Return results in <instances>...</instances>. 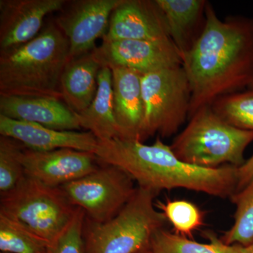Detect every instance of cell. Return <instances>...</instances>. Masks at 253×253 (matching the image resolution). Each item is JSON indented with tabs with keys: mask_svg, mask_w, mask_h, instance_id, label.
I'll use <instances>...</instances> for the list:
<instances>
[{
	"mask_svg": "<svg viewBox=\"0 0 253 253\" xmlns=\"http://www.w3.org/2000/svg\"><path fill=\"white\" fill-rule=\"evenodd\" d=\"M181 59L191 86L190 118L218 98L249 87L253 80V18L222 21L208 3L202 31Z\"/></svg>",
	"mask_w": 253,
	"mask_h": 253,
	"instance_id": "6da1fadb",
	"label": "cell"
},
{
	"mask_svg": "<svg viewBox=\"0 0 253 253\" xmlns=\"http://www.w3.org/2000/svg\"><path fill=\"white\" fill-rule=\"evenodd\" d=\"M94 154L100 163L127 173L139 187L158 194L163 190L184 189L231 198L237 190V167L206 168L189 164L179 159L161 137L151 145L123 138L99 141Z\"/></svg>",
	"mask_w": 253,
	"mask_h": 253,
	"instance_id": "7a4b0ae2",
	"label": "cell"
},
{
	"mask_svg": "<svg viewBox=\"0 0 253 253\" xmlns=\"http://www.w3.org/2000/svg\"><path fill=\"white\" fill-rule=\"evenodd\" d=\"M69 61L67 38L49 23L31 41L0 51V96L62 99L60 81Z\"/></svg>",
	"mask_w": 253,
	"mask_h": 253,
	"instance_id": "3957f363",
	"label": "cell"
},
{
	"mask_svg": "<svg viewBox=\"0 0 253 253\" xmlns=\"http://www.w3.org/2000/svg\"><path fill=\"white\" fill-rule=\"evenodd\" d=\"M189 118L170 145L179 159L206 168H239L244 164L245 151L253 141V131L231 126L211 106L201 108Z\"/></svg>",
	"mask_w": 253,
	"mask_h": 253,
	"instance_id": "277c9868",
	"label": "cell"
},
{
	"mask_svg": "<svg viewBox=\"0 0 253 253\" xmlns=\"http://www.w3.org/2000/svg\"><path fill=\"white\" fill-rule=\"evenodd\" d=\"M157 194L138 186L129 202L112 219L96 223L86 218V253H137L150 247L155 232L168 223L155 206Z\"/></svg>",
	"mask_w": 253,
	"mask_h": 253,
	"instance_id": "5b68a950",
	"label": "cell"
},
{
	"mask_svg": "<svg viewBox=\"0 0 253 253\" xmlns=\"http://www.w3.org/2000/svg\"><path fill=\"white\" fill-rule=\"evenodd\" d=\"M77 208L61 187H51L27 175L14 189L1 194L0 214L30 231L47 246L66 229Z\"/></svg>",
	"mask_w": 253,
	"mask_h": 253,
	"instance_id": "8992f818",
	"label": "cell"
},
{
	"mask_svg": "<svg viewBox=\"0 0 253 253\" xmlns=\"http://www.w3.org/2000/svg\"><path fill=\"white\" fill-rule=\"evenodd\" d=\"M144 116L141 141L175 134L189 117L191 89L182 66L141 75Z\"/></svg>",
	"mask_w": 253,
	"mask_h": 253,
	"instance_id": "52a82bcc",
	"label": "cell"
},
{
	"mask_svg": "<svg viewBox=\"0 0 253 253\" xmlns=\"http://www.w3.org/2000/svg\"><path fill=\"white\" fill-rule=\"evenodd\" d=\"M134 182L121 168L101 163L94 172L61 188L70 202L85 212L86 219L103 223L129 202L137 188Z\"/></svg>",
	"mask_w": 253,
	"mask_h": 253,
	"instance_id": "ba28073f",
	"label": "cell"
},
{
	"mask_svg": "<svg viewBox=\"0 0 253 253\" xmlns=\"http://www.w3.org/2000/svg\"><path fill=\"white\" fill-rule=\"evenodd\" d=\"M123 0H77L69 1L54 22L69 43L70 60L91 52L96 42L109 29L113 11Z\"/></svg>",
	"mask_w": 253,
	"mask_h": 253,
	"instance_id": "9c48e42d",
	"label": "cell"
},
{
	"mask_svg": "<svg viewBox=\"0 0 253 253\" xmlns=\"http://www.w3.org/2000/svg\"><path fill=\"white\" fill-rule=\"evenodd\" d=\"M92 51L102 66L128 68L141 75L182 65L180 51L171 40L103 42Z\"/></svg>",
	"mask_w": 253,
	"mask_h": 253,
	"instance_id": "30bf717a",
	"label": "cell"
},
{
	"mask_svg": "<svg viewBox=\"0 0 253 253\" xmlns=\"http://www.w3.org/2000/svg\"><path fill=\"white\" fill-rule=\"evenodd\" d=\"M21 161L26 175L51 187H61L99 168L94 154L71 149L35 151L24 148Z\"/></svg>",
	"mask_w": 253,
	"mask_h": 253,
	"instance_id": "8fae6325",
	"label": "cell"
},
{
	"mask_svg": "<svg viewBox=\"0 0 253 253\" xmlns=\"http://www.w3.org/2000/svg\"><path fill=\"white\" fill-rule=\"evenodd\" d=\"M67 0H0V51L31 41L48 14L61 11Z\"/></svg>",
	"mask_w": 253,
	"mask_h": 253,
	"instance_id": "7c38bea8",
	"label": "cell"
},
{
	"mask_svg": "<svg viewBox=\"0 0 253 253\" xmlns=\"http://www.w3.org/2000/svg\"><path fill=\"white\" fill-rule=\"evenodd\" d=\"M116 40H171L164 16L156 0H123L113 11L109 29L102 38L103 42Z\"/></svg>",
	"mask_w": 253,
	"mask_h": 253,
	"instance_id": "4fadbf2b",
	"label": "cell"
},
{
	"mask_svg": "<svg viewBox=\"0 0 253 253\" xmlns=\"http://www.w3.org/2000/svg\"><path fill=\"white\" fill-rule=\"evenodd\" d=\"M0 134L21 143L26 149L50 151L71 149L94 154L99 141L90 131H61L0 115Z\"/></svg>",
	"mask_w": 253,
	"mask_h": 253,
	"instance_id": "5bb4252c",
	"label": "cell"
},
{
	"mask_svg": "<svg viewBox=\"0 0 253 253\" xmlns=\"http://www.w3.org/2000/svg\"><path fill=\"white\" fill-rule=\"evenodd\" d=\"M0 115L56 130L82 129L76 113L55 98L0 96Z\"/></svg>",
	"mask_w": 253,
	"mask_h": 253,
	"instance_id": "9a60e30c",
	"label": "cell"
},
{
	"mask_svg": "<svg viewBox=\"0 0 253 253\" xmlns=\"http://www.w3.org/2000/svg\"><path fill=\"white\" fill-rule=\"evenodd\" d=\"M112 71L115 117L123 139H139L144 109L140 73L122 67Z\"/></svg>",
	"mask_w": 253,
	"mask_h": 253,
	"instance_id": "2e32d148",
	"label": "cell"
},
{
	"mask_svg": "<svg viewBox=\"0 0 253 253\" xmlns=\"http://www.w3.org/2000/svg\"><path fill=\"white\" fill-rule=\"evenodd\" d=\"M102 65L91 51L70 60L60 81L62 99L75 113L83 112L92 102L98 89V76Z\"/></svg>",
	"mask_w": 253,
	"mask_h": 253,
	"instance_id": "e0dca14e",
	"label": "cell"
},
{
	"mask_svg": "<svg viewBox=\"0 0 253 253\" xmlns=\"http://www.w3.org/2000/svg\"><path fill=\"white\" fill-rule=\"evenodd\" d=\"M76 113L81 128L90 131L99 141L121 138L113 106L112 71L102 66L98 76V89L92 102L83 112Z\"/></svg>",
	"mask_w": 253,
	"mask_h": 253,
	"instance_id": "ac0fdd59",
	"label": "cell"
},
{
	"mask_svg": "<svg viewBox=\"0 0 253 253\" xmlns=\"http://www.w3.org/2000/svg\"><path fill=\"white\" fill-rule=\"evenodd\" d=\"M162 11L170 39L180 51L186 52L198 38L196 31L204 20L205 0H156Z\"/></svg>",
	"mask_w": 253,
	"mask_h": 253,
	"instance_id": "d6986e66",
	"label": "cell"
},
{
	"mask_svg": "<svg viewBox=\"0 0 253 253\" xmlns=\"http://www.w3.org/2000/svg\"><path fill=\"white\" fill-rule=\"evenodd\" d=\"M205 236L209 242L203 244L163 228L153 235L150 248L153 253H243L244 246L226 244L211 231Z\"/></svg>",
	"mask_w": 253,
	"mask_h": 253,
	"instance_id": "ffe728a7",
	"label": "cell"
},
{
	"mask_svg": "<svg viewBox=\"0 0 253 253\" xmlns=\"http://www.w3.org/2000/svg\"><path fill=\"white\" fill-rule=\"evenodd\" d=\"M231 200L236 206L234 224L221 239L227 245L248 247L253 244V179Z\"/></svg>",
	"mask_w": 253,
	"mask_h": 253,
	"instance_id": "44dd1931",
	"label": "cell"
},
{
	"mask_svg": "<svg viewBox=\"0 0 253 253\" xmlns=\"http://www.w3.org/2000/svg\"><path fill=\"white\" fill-rule=\"evenodd\" d=\"M211 106L216 114L231 126L253 131V89L221 96Z\"/></svg>",
	"mask_w": 253,
	"mask_h": 253,
	"instance_id": "7402d4cb",
	"label": "cell"
},
{
	"mask_svg": "<svg viewBox=\"0 0 253 253\" xmlns=\"http://www.w3.org/2000/svg\"><path fill=\"white\" fill-rule=\"evenodd\" d=\"M158 211L164 214L178 235L192 237L193 233L204 224V212L197 206L186 200H166L155 202Z\"/></svg>",
	"mask_w": 253,
	"mask_h": 253,
	"instance_id": "603a6c76",
	"label": "cell"
},
{
	"mask_svg": "<svg viewBox=\"0 0 253 253\" xmlns=\"http://www.w3.org/2000/svg\"><path fill=\"white\" fill-rule=\"evenodd\" d=\"M47 245L30 231L0 214V251L5 253H46Z\"/></svg>",
	"mask_w": 253,
	"mask_h": 253,
	"instance_id": "cb8c5ba5",
	"label": "cell"
},
{
	"mask_svg": "<svg viewBox=\"0 0 253 253\" xmlns=\"http://www.w3.org/2000/svg\"><path fill=\"white\" fill-rule=\"evenodd\" d=\"M24 146L21 143L7 137H0V193L9 192L22 181L25 174L21 161Z\"/></svg>",
	"mask_w": 253,
	"mask_h": 253,
	"instance_id": "d4e9b609",
	"label": "cell"
},
{
	"mask_svg": "<svg viewBox=\"0 0 253 253\" xmlns=\"http://www.w3.org/2000/svg\"><path fill=\"white\" fill-rule=\"evenodd\" d=\"M85 212L77 208L74 217L62 234L47 247L46 253H86L84 239Z\"/></svg>",
	"mask_w": 253,
	"mask_h": 253,
	"instance_id": "484cf974",
	"label": "cell"
},
{
	"mask_svg": "<svg viewBox=\"0 0 253 253\" xmlns=\"http://www.w3.org/2000/svg\"><path fill=\"white\" fill-rule=\"evenodd\" d=\"M237 174L238 186L236 191L242 189L253 179V154L251 158L246 160L243 166L238 168Z\"/></svg>",
	"mask_w": 253,
	"mask_h": 253,
	"instance_id": "4316f807",
	"label": "cell"
},
{
	"mask_svg": "<svg viewBox=\"0 0 253 253\" xmlns=\"http://www.w3.org/2000/svg\"><path fill=\"white\" fill-rule=\"evenodd\" d=\"M243 253H253V244L248 246V247H244Z\"/></svg>",
	"mask_w": 253,
	"mask_h": 253,
	"instance_id": "83f0119b",
	"label": "cell"
},
{
	"mask_svg": "<svg viewBox=\"0 0 253 253\" xmlns=\"http://www.w3.org/2000/svg\"><path fill=\"white\" fill-rule=\"evenodd\" d=\"M137 253H153L152 251L151 250V248L149 247L147 249L143 250V251H140V252Z\"/></svg>",
	"mask_w": 253,
	"mask_h": 253,
	"instance_id": "f1b7e54d",
	"label": "cell"
},
{
	"mask_svg": "<svg viewBox=\"0 0 253 253\" xmlns=\"http://www.w3.org/2000/svg\"><path fill=\"white\" fill-rule=\"evenodd\" d=\"M249 89H253V81L251 82V84H249Z\"/></svg>",
	"mask_w": 253,
	"mask_h": 253,
	"instance_id": "f546056e",
	"label": "cell"
},
{
	"mask_svg": "<svg viewBox=\"0 0 253 253\" xmlns=\"http://www.w3.org/2000/svg\"></svg>",
	"mask_w": 253,
	"mask_h": 253,
	"instance_id": "4dcf8cb0",
	"label": "cell"
}]
</instances>
